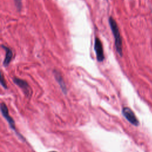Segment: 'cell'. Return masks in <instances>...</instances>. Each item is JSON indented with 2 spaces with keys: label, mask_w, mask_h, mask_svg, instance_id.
<instances>
[{
  "label": "cell",
  "mask_w": 152,
  "mask_h": 152,
  "mask_svg": "<svg viewBox=\"0 0 152 152\" xmlns=\"http://www.w3.org/2000/svg\"><path fill=\"white\" fill-rule=\"evenodd\" d=\"M109 24L110 25V29L113 33L115 39V45L116 52L118 54L122 56V37L120 34V31L116 21L112 17L109 18Z\"/></svg>",
  "instance_id": "cell-1"
},
{
  "label": "cell",
  "mask_w": 152,
  "mask_h": 152,
  "mask_svg": "<svg viewBox=\"0 0 152 152\" xmlns=\"http://www.w3.org/2000/svg\"><path fill=\"white\" fill-rule=\"evenodd\" d=\"M124 116L126 120L134 126H138L139 125V121L135 116L134 112L128 107H124L122 110Z\"/></svg>",
  "instance_id": "cell-2"
},
{
  "label": "cell",
  "mask_w": 152,
  "mask_h": 152,
  "mask_svg": "<svg viewBox=\"0 0 152 152\" xmlns=\"http://www.w3.org/2000/svg\"><path fill=\"white\" fill-rule=\"evenodd\" d=\"M1 111L2 115L5 118V119L7 121V122H8V124H9L10 127L11 128V129L12 130H14L16 134H18L17 131H16L15 125V122L13 120V119L9 115L8 107H7V105L4 103H1Z\"/></svg>",
  "instance_id": "cell-3"
},
{
  "label": "cell",
  "mask_w": 152,
  "mask_h": 152,
  "mask_svg": "<svg viewBox=\"0 0 152 152\" xmlns=\"http://www.w3.org/2000/svg\"><path fill=\"white\" fill-rule=\"evenodd\" d=\"M13 81L16 85H17L19 87L21 88V89L23 91L24 93L26 96L28 97L31 95V88L28 84L26 81L17 77H14L13 78Z\"/></svg>",
  "instance_id": "cell-4"
},
{
  "label": "cell",
  "mask_w": 152,
  "mask_h": 152,
  "mask_svg": "<svg viewBox=\"0 0 152 152\" xmlns=\"http://www.w3.org/2000/svg\"><path fill=\"white\" fill-rule=\"evenodd\" d=\"M94 51L96 52V58L99 62H102L104 59V53L102 43L98 37L95 38L94 40Z\"/></svg>",
  "instance_id": "cell-5"
},
{
  "label": "cell",
  "mask_w": 152,
  "mask_h": 152,
  "mask_svg": "<svg viewBox=\"0 0 152 152\" xmlns=\"http://www.w3.org/2000/svg\"><path fill=\"white\" fill-rule=\"evenodd\" d=\"M53 74H54V77L55 78V80L58 83L62 91L64 92V94H66V93H67L66 87L65 83L64 81V79H63L61 73L59 72L56 70H54L53 71Z\"/></svg>",
  "instance_id": "cell-6"
},
{
  "label": "cell",
  "mask_w": 152,
  "mask_h": 152,
  "mask_svg": "<svg viewBox=\"0 0 152 152\" xmlns=\"http://www.w3.org/2000/svg\"><path fill=\"white\" fill-rule=\"evenodd\" d=\"M2 48L5 51V57L4 62H3V65L5 66H7L12 59L13 53H12V52L11 50V49H10L9 48H8L3 45H2Z\"/></svg>",
  "instance_id": "cell-7"
},
{
  "label": "cell",
  "mask_w": 152,
  "mask_h": 152,
  "mask_svg": "<svg viewBox=\"0 0 152 152\" xmlns=\"http://www.w3.org/2000/svg\"><path fill=\"white\" fill-rule=\"evenodd\" d=\"M14 4H15V5L16 7L17 11H20L22 7L21 0H14Z\"/></svg>",
  "instance_id": "cell-8"
},
{
  "label": "cell",
  "mask_w": 152,
  "mask_h": 152,
  "mask_svg": "<svg viewBox=\"0 0 152 152\" xmlns=\"http://www.w3.org/2000/svg\"><path fill=\"white\" fill-rule=\"evenodd\" d=\"M1 84L2 85V86L4 88H7V86L4 77H3L2 74H1Z\"/></svg>",
  "instance_id": "cell-9"
},
{
  "label": "cell",
  "mask_w": 152,
  "mask_h": 152,
  "mask_svg": "<svg viewBox=\"0 0 152 152\" xmlns=\"http://www.w3.org/2000/svg\"><path fill=\"white\" fill-rule=\"evenodd\" d=\"M50 152H56V151H50Z\"/></svg>",
  "instance_id": "cell-10"
}]
</instances>
